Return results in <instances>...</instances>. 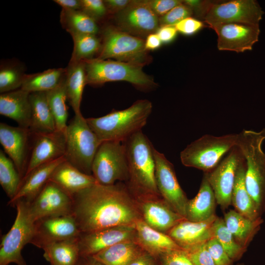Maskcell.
Wrapping results in <instances>:
<instances>
[{"label":"cell","instance_id":"1","mask_svg":"<svg viewBox=\"0 0 265 265\" xmlns=\"http://www.w3.org/2000/svg\"><path fill=\"white\" fill-rule=\"evenodd\" d=\"M72 215L81 233L135 225L141 218L136 200L127 186L98 183L74 195Z\"/></svg>","mask_w":265,"mask_h":265},{"label":"cell","instance_id":"2","mask_svg":"<svg viewBox=\"0 0 265 265\" xmlns=\"http://www.w3.org/2000/svg\"><path fill=\"white\" fill-rule=\"evenodd\" d=\"M124 143L129 168L127 186L130 191L134 197L160 196L155 179V148L148 137L140 131Z\"/></svg>","mask_w":265,"mask_h":265},{"label":"cell","instance_id":"3","mask_svg":"<svg viewBox=\"0 0 265 265\" xmlns=\"http://www.w3.org/2000/svg\"><path fill=\"white\" fill-rule=\"evenodd\" d=\"M152 103L139 100L123 110H112L104 116L86 118L102 141L125 142L134 133L142 131L152 110Z\"/></svg>","mask_w":265,"mask_h":265},{"label":"cell","instance_id":"4","mask_svg":"<svg viewBox=\"0 0 265 265\" xmlns=\"http://www.w3.org/2000/svg\"><path fill=\"white\" fill-rule=\"evenodd\" d=\"M265 128L260 132L244 130L238 134L236 143L245 161L246 188L261 215L265 210Z\"/></svg>","mask_w":265,"mask_h":265},{"label":"cell","instance_id":"5","mask_svg":"<svg viewBox=\"0 0 265 265\" xmlns=\"http://www.w3.org/2000/svg\"><path fill=\"white\" fill-rule=\"evenodd\" d=\"M66 160L81 172L92 175L96 152L103 142L81 114L75 115L66 130Z\"/></svg>","mask_w":265,"mask_h":265},{"label":"cell","instance_id":"6","mask_svg":"<svg viewBox=\"0 0 265 265\" xmlns=\"http://www.w3.org/2000/svg\"><path fill=\"white\" fill-rule=\"evenodd\" d=\"M84 61L86 84L97 86L107 82L124 81L142 89H150L156 85L139 65L97 58Z\"/></svg>","mask_w":265,"mask_h":265},{"label":"cell","instance_id":"7","mask_svg":"<svg viewBox=\"0 0 265 265\" xmlns=\"http://www.w3.org/2000/svg\"><path fill=\"white\" fill-rule=\"evenodd\" d=\"M238 135L234 133L220 136L203 135L181 151V162L185 166L210 172L218 165L224 155L236 146Z\"/></svg>","mask_w":265,"mask_h":265},{"label":"cell","instance_id":"8","mask_svg":"<svg viewBox=\"0 0 265 265\" xmlns=\"http://www.w3.org/2000/svg\"><path fill=\"white\" fill-rule=\"evenodd\" d=\"M28 202L17 201L15 206L17 214L9 231L1 238L0 245V265H26L22 255V250L33 238L35 221L28 209Z\"/></svg>","mask_w":265,"mask_h":265},{"label":"cell","instance_id":"9","mask_svg":"<svg viewBox=\"0 0 265 265\" xmlns=\"http://www.w3.org/2000/svg\"><path fill=\"white\" fill-rule=\"evenodd\" d=\"M99 59L114 58L117 61L141 66L148 63L149 57L145 48V41L140 37L109 26L103 33V42Z\"/></svg>","mask_w":265,"mask_h":265},{"label":"cell","instance_id":"10","mask_svg":"<svg viewBox=\"0 0 265 265\" xmlns=\"http://www.w3.org/2000/svg\"><path fill=\"white\" fill-rule=\"evenodd\" d=\"M92 175L99 184L108 186L128 181L129 168L124 142H103L99 147L92 165Z\"/></svg>","mask_w":265,"mask_h":265},{"label":"cell","instance_id":"11","mask_svg":"<svg viewBox=\"0 0 265 265\" xmlns=\"http://www.w3.org/2000/svg\"><path fill=\"white\" fill-rule=\"evenodd\" d=\"M263 14L258 2L254 0L211 1L202 21L209 26L228 23L259 25Z\"/></svg>","mask_w":265,"mask_h":265},{"label":"cell","instance_id":"12","mask_svg":"<svg viewBox=\"0 0 265 265\" xmlns=\"http://www.w3.org/2000/svg\"><path fill=\"white\" fill-rule=\"evenodd\" d=\"M155 159L156 183L160 195L175 212L186 218L188 200L178 181L173 165L156 149Z\"/></svg>","mask_w":265,"mask_h":265},{"label":"cell","instance_id":"13","mask_svg":"<svg viewBox=\"0 0 265 265\" xmlns=\"http://www.w3.org/2000/svg\"><path fill=\"white\" fill-rule=\"evenodd\" d=\"M116 22L120 30L140 38L156 33L159 27V18L147 0H132L116 14Z\"/></svg>","mask_w":265,"mask_h":265},{"label":"cell","instance_id":"14","mask_svg":"<svg viewBox=\"0 0 265 265\" xmlns=\"http://www.w3.org/2000/svg\"><path fill=\"white\" fill-rule=\"evenodd\" d=\"M242 158L240 150L235 146L214 169L206 173L216 203L222 209H226L231 205L236 172Z\"/></svg>","mask_w":265,"mask_h":265},{"label":"cell","instance_id":"15","mask_svg":"<svg viewBox=\"0 0 265 265\" xmlns=\"http://www.w3.org/2000/svg\"><path fill=\"white\" fill-rule=\"evenodd\" d=\"M80 233L72 214L46 217L35 222L30 243L42 249L52 243L78 238Z\"/></svg>","mask_w":265,"mask_h":265},{"label":"cell","instance_id":"16","mask_svg":"<svg viewBox=\"0 0 265 265\" xmlns=\"http://www.w3.org/2000/svg\"><path fill=\"white\" fill-rule=\"evenodd\" d=\"M72 197L50 181L28 203L29 213L35 222L46 217L72 214Z\"/></svg>","mask_w":265,"mask_h":265},{"label":"cell","instance_id":"17","mask_svg":"<svg viewBox=\"0 0 265 265\" xmlns=\"http://www.w3.org/2000/svg\"><path fill=\"white\" fill-rule=\"evenodd\" d=\"M29 129L0 123V143L19 172L22 180L28 164L31 148Z\"/></svg>","mask_w":265,"mask_h":265},{"label":"cell","instance_id":"18","mask_svg":"<svg viewBox=\"0 0 265 265\" xmlns=\"http://www.w3.org/2000/svg\"><path fill=\"white\" fill-rule=\"evenodd\" d=\"M66 146V131L32 132L31 151L23 179L37 167L64 157Z\"/></svg>","mask_w":265,"mask_h":265},{"label":"cell","instance_id":"19","mask_svg":"<svg viewBox=\"0 0 265 265\" xmlns=\"http://www.w3.org/2000/svg\"><path fill=\"white\" fill-rule=\"evenodd\" d=\"M217 35V48L220 51L243 53L251 50L258 41L259 25L228 23L209 26Z\"/></svg>","mask_w":265,"mask_h":265},{"label":"cell","instance_id":"20","mask_svg":"<svg viewBox=\"0 0 265 265\" xmlns=\"http://www.w3.org/2000/svg\"><path fill=\"white\" fill-rule=\"evenodd\" d=\"M135 225H120L89 233L78 238L80 256H92L121 241L135 239Z\"/></svg>","mask_w":265,"mask_h":265},{"label":"cell","instance_id":"21","mask_svg":"<svg viewBox=\"0 0 265 265\" xmlns=\"http://www.w3.org/2000/svg\"><path fill=\"white\" fill-rule=\"evenodd\" d=\"M142 220L149 226L167 234L186 218L175 212L159 196L135 197Z\"/></svg>","mask_w":265,"mask_h":265},{"label":"cell","instance_id":"22","mask_svg":"<svg viewBox=\"0 0 265 265\" xmlns=\"http://www.w3.org/2000/svg\"><path fill=\"white\" fill-rule=\"evenodd\" d=\"M216 215L209 219L193 222L186 219L181 221L167 234L183 249L186 250L206 243L213 238L212 225L217 218Z\"/></svg>","mask_w":265,"mask_h":265},{"label":"cell","instance_id":"23","mask_svg":"<svg viewBox=\"0 0 265 265\" xmlns=\"http://www.w3.org/2000/svg\"><path fill=\"white\" fill-rule=\"evenodd\" d=\"M29 95L21 88L0 94V115L13 120L19 127L29 129L31 121Z\"/></svg>","mask_w":265,"mask_h":265},{"label":"cell","instance_id":"24","mask_svg":"<svg viewBox=\"0 0 265 265\" xmlns=\"http://www.w3.org/2000/svg\"><path fill=\"white\" fill-rule=\"evenodd\" d=\"M65 159V157H63L34 169L22 180L18 192L8 201V205L14 206L15 203L20 200L31 202L49 181L55 168Z\"/></svg>","mask_w":265,"mask_h":265},{"label":"cell","instance_id":"25","mask_svg":"<svg viewBox=\"0 0 265 265\" xmlns=\"http://www.w3.org/2000/svg\"><path fill=\"white\" fill-rule=\"evenodd\" d=\"M49 181L55 183L71 197L97 183L92 175L81 172L66 159L55 168Z\"/></svg>","mask_w":265,"mask_h":265},{"label":"cell","instance_id":"26","mask_svg":"<svg viewBox=\"0 0 265 265\" xmlns=\"http://www.w3.org/2000/svg\"><path fill=\"white\" fill-rule=\"evenodd\" d=\"M135 228L136 242L156 258L168 250L181 248L169 235L152 228L142 218L136 222Z\"/></svg>","mask_w":265,"mask_h":265},{"label":"cell","instance_id":"27","mask_svg":"<svg viewBox=\"0 0 265 265\" xmlns=\"http://www.w3.org/2000/svg\"><path fill=\"white\" fill-rule=\"evenodd\" d=\"M217 204L213 191L206 173L196 195L188 200L186 219L193 222L207 220L215 215Z\"/></svg>","mask_w":265,"mask_h":265},{"label":"cell","instance_id":"28","mask_svg":"<svg viewBox=\"0 0 265 265\" xmlns=\"http://www.w3.org/2000/svg\"><path fill=\"white\" fill-rule=\"evenodd\" d=\"M245 161L243 156L238 164L231 198V205L235 210L252 220L261 217L254 202L246 188L245 184Z\"/></svg>","mask_w":265,"mask_h":265},{"label":"cell","instance_id":"29","mask_svg":"<svg viewBox=\"0 0 265 265\" xmlns=\"http://www.w3.org/2000/svg\"><path fill=\"white\" fill-rule=\"evenodd\" d=\"M65 86L67 100L75 115L81 114L80 105L84 87L86 84L85 65L84 60H70L65 68Z\"/></svg>","mask_w":265,"mask_h":265},{"label":"cell","instance_id":"30","mask_svg":"<svg viewBox=\"0 0 265 265\" xmlns=\"http://www.w3.org/2000/svg\"><path fill=\"white\" fill-rule=\"evenodd\" d=\"M223 220L237 242L246 249L263 222L262 218L252 220L235 210H230L225 213Z\"/></svg>","mask_w":265,"mask_h":265},{"label":"cell","instance_id":"31","mask_svg":"<svg viewBox=\"0 0 265 265\" xmlns=\"http://www.w3.org/2000/svg\"><path fill=\"white\" fill-rule=\"evenodd\" d=\"M144 251L132 239L118 242L92 256L105 265H129Z\"/></svg>","mask_w":265,"mask_h":265},{"label":"cell","instance_id":"32","mask_svg":"<svg viewBox=\"0 0 265 265\" xmlns=\"http://www.w3.org/2000/svg\"><path fill=\"white\" fill-rule=\"evenodd\" d=\"M31 121L29 129L33 133H44L56 130L54 118L44 92L30 93Z\"/></svg>","mask_w":265,"mask_h":265},{"label":"cell","instance_id":"33","mask_svg":"<svg viewBox=\"0 0 265 265\" xmlns=\"http://www.w3.org/2000/svg\"><path fill=\"white\" fill-rule=\"evenodd\" d=\"M42 249L51 265H76L80 257L78 238L52 243Z\"/></svg>","mask_w":265,"mask_h":265},{"label":"cell","instance_id":"34","mask_svg":"<svg viewBox=\"0 0 265 265\" xmlns=\"http://www.w3.org/2000/svg\"><path fill=\"white\" fill-rule=\"evenodd\" d=\"M65 68H53L40 73L26 74L21 89L29 93L47 92L58 86L65 80Z\"/></svg>","mask_w":265,"mask_h":265},{"label":"cell","instance_id":"35","mask_svg":"<svg viewBox=\"0 0 265 265\" xmlns=\"http://www.w3.org/2000/svg\"><path fill=\"white\" fill-rule=\"evenodd\" d=\"M60 23L70 34L96 35L99 31L96 20L81 10L62 9L60 13Z\"/></svg>","mask_w":265,"mask_h":265},{"label":"cell","instance_id":"36","mask_svg":"<svg viewBox=\"0 0 265 265\" xmlns=\"http://www.w3.org/2000/svg\"><path fill=\"white\" fill-rule=\"evenodd\" d=\"M49 106L54 118L56 130L66 131L68 113L66 101L67 100L64 80L56 88L47 92Z\"/></svg>","mask_w":265,"mask_h":265},{"label":"cell","instance_id":"37","mask_svg":"<svg viewBox=\"0 0 265 265\" xmlns=\"http://www.w3.org/2000/svg\"><path fill=\"white\" fill-rule=\"evenodd\" d=\"M21 181V177L13 162L0 150V184L10 200L16 195Z\"/></svg>","mask_w":265,"mask_h":265},{"label":"cell","instance_id":"38","mask_svg":"<svg viewBox=\"0 0 265 265\" xmlns=\"http://www.w3.org/2000/svg\"><path fill=\"white\" fill-rule=\"evenodd\" d=\"M212 234L233 261L239 260L246 251L237 242L223 218L217 217L212 225Z\"/></svg>","mask_w":265,"mask_h":265},{"label":"cell","instance_id":"39","mask_svg":"<svg viewBox=\"0 0 265 265\" xmlns=\"http://www.w3.org/2000/svg\"><path fill=\"white\" fill-rule=\"evenodd\" d=\"M74 49L70 60L81 61L93 58L101 49L102 44L96 35L72 34Z\"/></svg>","mask_w":265,"mask_h":265},{"label":"cell","instance_id":"40","mask_svg":"<svg viewBox=\"0 0 265 265\" xmlns=\"http://www.w3.org/2000/svg\"><path fill=\"white\" fill-rule=\"evenodd\" d=\"M26 74L18 64L1 65L0 93H4L20 89Z\"/></svg>","mask_w":265,"mask_h":265},{"label":"cell","instance_id":"41","mask_svg":"<svg viewBox=\"0 0 265 265\" xmlns=\"http://www.w3.org/2000/svg\"><path fill=\"white\" fill-rule=\"evenodd\" d=\"M157 259L160 265H194L186 251L182 248L166 251Z\"/></svg>","mask_w":265,"mask_h":265},{"label":"cell","instance_id":"42","mask_svg":"<svg viewBox=\"0 0 265 265\" xmlns=\"http://www.w3.org/2000/svg\"><path fill=\"white\" fill-rule=\"evenodd\" d=\"M193 14L192 11L183 2L175 7L164 16L159 18L160 26H173L184 20L190 17Z\"/></svg>","mask_w":265,"mask_h":265},{"label":"cell","instance_id":"43","mask_svg":"<svg viewBox=\"0 0 265 265\" xmlns=\"http://www.w3.org/2000/svg\"><path fill=\"white\" fill-rule=\"evenodd\" d=\"M206 245L215 265H232L233 261L215 238L213 237L209 240Z\"/></svg>","mask_w":265,"mask_h":265},{"label":"cell","instance_id":"44","mask_svg":"<svg viewBox=\"0 0 265 265\" xmlns=\"http://www.w3.org/2000/svg\"><path fill=\"white\" fill-rule=\"evenodd\" d=\"M206 243L185 250L194 265H215Z\"/></svg>","mask_w":265,"mask_h":265},{"label":"cell","instance_id":"45","mask_svg":"<svg viewBox=\"0 0 265 265\" xmlns=\"http://www.w3.org/2000/svg\"><path fill=\"white\" fill-rule=\"evenodd\" d=\"M80 10L96 20L107 12L104 1L101 0H80Z\"/></svg>","mask_w":265,"mask_h":265},{"label":"cell","instance_id":"46","mask_svg":"<svg viewBox=\"0 0 265 265\" xmlns=\"http://www.w3.org/2000/svg\"><path fill=\"white\" fill-rule=\"evenodd\" d=\"M147 1L158 17L164 16L172 9L183 3V0H150Z\"/></svg>","mask_w":265,"mask_h":265},{"label":"cell","instance_id":"47","mask_svg":"<svg viewBox=\"0 0 265 265\" xmlns=\"http://www.w3.org/2000/svg\"><path fill=\"white\" fill-rule=\"evenodd\" d=\"M204 26L202 21L189 17L184 19L174 26L177 31L185 35H190L197 32Z\"/></svg>","mask_w":265,"mask_h":265},{"label":"cell","instance_id":"48","mask_svg":"<svg viewBox=\"0 0 265 265\" xmlns=\"http://www.w3.org/2000/svg\"><path fill=\"white\" fill-rule=\"evenodd\" d=\"M162 43L167 44L172 42L175 38L177 30L175 26H160L156 32Z\"/></svg>","mask_w":265,"mask_h":265},{"label":"cell","instance_id":"49","mask_svg":"<svg viewBox=\"0 0 265 265\" xmlns=\"http://www.w3.org/2000/svg\"><path fill=\"white\" fill-rule=\"evenodd\" d=\"M131 1L129 0H104L107 12L116 14L124 9Z\"/></svg>","mask_w":265,"mask_h":265},{"label":"cell","instance_id":"50","mask_svg":"<svg viewBox=\"0 0 265 265\" xmlns=\"http://www.w3.org/2000/svg\"><path fill=\"white\" fill-rule=\"evenodd\" d=\"M129 265H160L158 259L144 251Z\"/></svg>","mask_w":265,"mask_h":265},{"label":"cell","instance_id":"51","mask_svg":"<svg viewBox=\"0 0 265 265\" xmlns=\"http://www.w3.org/2000/svg\"><path fill=\"white\" fill-rule=\"evenodd\" d=\"M161 43L162 42L157 33H151L147 36L145 41V48L147 51L155 50L159 48Z\"/></svg>","mask_w":265,"mask_h":265},{"label":"cell","instance_id":"52","mask_svg":"<svg viewBox=\"0 0 265 265\" xmlns=\"http://www.w3.org/2000/svg\"><path fill=\"white\" fill-rule=\"evenodd\" d=\"M54 2L67 10H80L81 2L80 0H54Z\"/></svg>","mask_w":265,"mask_h":265},{"label":"cell","instance_id":"53","mask_svg":"<svg viewBox=\"0 0 265 265\" xmlns=\"http://www.w3.org/2000/svg\"><path fill=\"white\" fill-rule=\"evenodd\" d=\"M76 265H105L93 256H80Z\"/></svg>","mask_w":265,"mask_h":265},{"label":"cell","instance_id":"54","mask_svg":"<svg viewBox=\"0 0 265 265\" xmlns=\"http://www.w3.org/2000/svg\"><path fill=\"white\" fill-rule=\"evenodd\" d=\"M238 265H244L243 264H238Z\"/></svg>","mask_w":265,"mask_h":265}]
</instances>
